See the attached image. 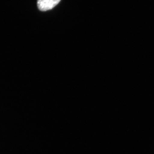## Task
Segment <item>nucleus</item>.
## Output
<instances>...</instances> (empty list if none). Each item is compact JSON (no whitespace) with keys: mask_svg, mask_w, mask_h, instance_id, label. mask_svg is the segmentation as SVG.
Listing matches in <instances>:
<instances>
[{"mask_svg":"<svg viewBox=\"0 0 154 154\" xmlns=\"http://www.w3.org/2000/svg\"><path fill=\"white\" fill-rule=\"evenodd\" d=\"M60 0H37V6L40 11H45L55 7Z\"/></svg>","mask_w":154,"mask_h":154,"instance_id":"obj_1","label":"nucleus"}]
</instances>
